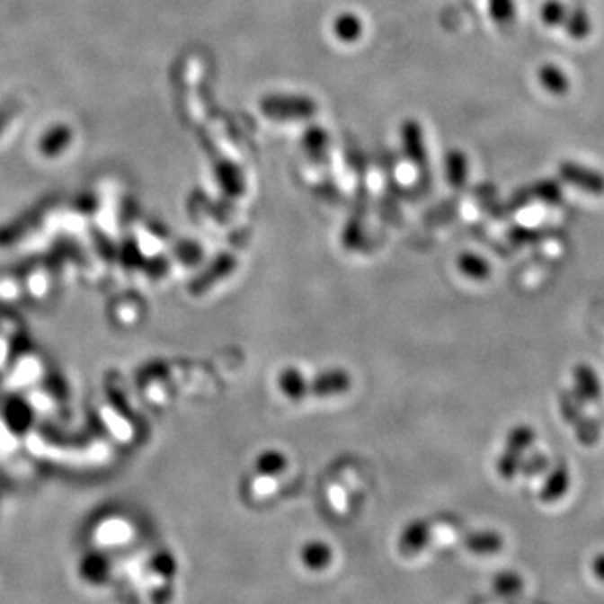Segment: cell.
Returning a JSON list of instances; mask_svg holds the SVG:
<instances>
[{
	"instance_id": "1",
	"label": "cell",
	"mask_w": 604,
	"mask_h": 604,
	"mask_svg": "<svg viewBox=\"0 0 604 604\" xmlns=\"http://www.w3.org/2000/svg\"><path fill=\"white\" fill-rule=\"evenodd\" d=\"M91 542L94 547H118L133 541L137 526L125 516H110L91 526Z\"/></svg>"
},
{
	"instance_id": "2",
	"label": "cell",
	"mask_w": 604,
	"mask_h": 604,
	"mask_svg": "<svg viewBox=\"0 0 604 604\" xmlns=\"http://www.w3.org/2000/svg\"><path fill=\"white\" fill-rule=\"evenodd\" d=\"M261 110L274 120H306L315 116L317 106L307 96H267L261 101Z\"/></svg>"
},
{
	"instance_id": "3",
	"label": "cell",
	"mask_w": 604,
	"mask_h": 604,
	"mask_svg": "<svg viewBox=\"0 0 604 604\" xmlns=\"http://www.w3.org/2000/svg\"><path fill=\"white\" fill-rule=\"evenodd\" d=\"M557 173L564 183L582 193H588L592 197H603L604 195V173L600 170L566 160L559 164Z\"/></svg>"
},
{
	"instance_id": "4",
	"label": "cell",
	"mask_w": 604,
	"mask_h": 604,
	"mask_svg": "<svg viewBox=\"0 0 604 604\" xmlns=\"http://www.w3.org/2000/svg\"><path fill=\"white\" fill-rule=\"evenodd\" d=\"M351 385V375L344 368H327L309 381V395L317 398L341 396L350 391Z\"/></svg>"
},
{
	"instance_id": "5",
	"label": "cell",
	"mask_w": 604,
	"mask_h": 604,
	"mask_svg": "<svg viewBox=\"0 0 604 604\" xmlns=\"http://www.w3.org/2000/svg\"><path fill=\"white\" fill-rule=\"evenodd\" d=\"M430 539H431L430 524L423 519H415L408 522L400 532L398 549L403 555H415L427 547Z\"/></svg>"
},
{
	"instance_id": "6",
	"label": "cell",
	"mask_w": 604,
	"mask_h": 604,
	"mask_svg": "<svg viewBox=\"0 0 604 604\" xmlns=\"http://www.w3.org/2000/svg\"><path fill=\"white\" fill-rule=\"evenodd\" d=\"M571 487V474L564 462H557L555 466H549L547 475L544 478L539 499L544 503H554L561 501Z\"/></svg>"
},
{
	"instance_id": "7",
	"label": "cell",
	"mask_w": 604,
	"mask_h": 604,
	"mask_svg": "<svg viewBox=\"0 0 604 604\" xmlns=\"http://www.w3.org/2000/svg\"><path fill=\"white\" fill-rule=\"evenodd\" d=\"M573 383L574 388L573 391L578 395L579 398L584 403L598 402L601 398V381L598 378V373L592 369L591 366L586 363H579L573 369Z\"/></svg>"
},
{
	"instance_id": "8",
	"label": "cell",
	"mask_w": 604,
	"mask_h": 604,
	"mask_svg": "<svg viewBox=\"0 0 604 604\" xmlns=\"http://www.w3.org/2000/svg\"><path fill=\"white\" fill-rule=\"evenodd\" d=\"M276 383L279 391L290 402H301L309 395V379L296 366H286L280 369Z\"/></svg>"
},
{
	"instance_id": "9",
	"label": "cell",
	"mask_w": 604,
	"mask_h": 604,
	"mask_svg": "<svg viewBox=\"0 0 604 604\" xmlns=\"http://www.w3.org/2000/svg\"><path fill=\"white\" fill-rule=\"evenodd\" d=\"M299 559L302 566L311 573H321L331 566L334 559V551L326 541L313 539L304 542L299 549Z\"/></svg>"
},
{
	"instance_id": "10",
	"label": "cell",
	"mask_w": 604,
	"mask_h": 604,
	"mask_svg": "<svg viewBox=\"0 0 604 604\" xmlns=\"http://www.w3.org/2000/svg\"><path fill=\"white\" fill-rule=\"evenodd\" d=\"M464 544L468 553L475 554V555H493L502 551L505 542H503V536L501 532L492 530V528H484V530H474L466 534Z\"/></svg>"
},
{
	"instance_id": "11",
	"label": "cell",
	"mask_w": 604,
	"mask_h": 604,
	"mask_svg": "<svg viewBox=\"0 0 604 604\" xmlns=\"http://www.w3.org/2000/svg\"><path fill=\"white\" fill-rule=\"evenodd\" d=\"M537 81L553 96H566L571 89V79L566 71L554 63H544L537 69Z\"/></svg>"
},
{
	"instance_id": "12",
	"label": "cell",
	"mask_w": 604,
	"mask_h": 604,
	"mask_svg": "<svg viewBox=\"0 0 604 604\" xmlns=\"http://www.w3.org/2000/svg\"><path fill=\"white\" fill-rule=\"evenodd\" d=\"M563 29L567 36L574 40H584L590 38L592 32V19L584 5L569 7Z\"/></svg>"
},
{
	"instance_id": "13",
	"label": "cell",
	"mask_w": 604,
	"mask_h": 604,
	"mask_svg": "<svg viewBox=\"0 0 604 604\" xmlns=\"http://www.w3.org/2000/svg\"><path fill=\"white\" fill-rule=\"evenodd\" d=\"M457 269L462 276L472 280H485L492 274L491 262L475 252H462L457 257Z\"/></svg>"
},
{
	"instance_id": "14",
	"label": "cell",
	"mask_w": 604,
	"mask_h": 604,
	"mask_svg": "<svg viewBox=\"0 0 604 604\" xmlns=\"http://www.w3.org/2000/svg\"><path fill=\"white\" fill-rule=\"evenodd\" d=\"M403 147L406 155L418 164H425L427 160V151H425V141H423V133L422 128L415 121H406L402 128Z\"/></svg>"
},
{
	"instance_id": "15",
	"label": "cell",
	"mask_w": 604,
	"mask_h": 604,
	"mask_svg": "<svg viewBox=\"0 0 604 604\" xmlns=\"http://www.w3.org/2000/svg\"><path fill=\"white\" fill-rule=\"evenodd\" d=\"M289 466L286 453L277 450V449H265L262 452L257 455L255 462H253V468L259 475L264 477H277L280 474L286 472V468Z\"/></svg>"
},
{
	"instance_id": "16",
	"label": "cell",
	"mask_w": 604,
	"mask_h": 604,
	"mask_svg": "<svg viewBox=\"0 0 604 604\" xmlns=\"http://www.w3.org/2000/svg\"><path fill=\"white\" fill-rule=\"evenodd\" d=\"M235 265H237L235 264V259H234L230 253H228V255H222V257L210 267V272H209V274H200V276L193 280L191 290L197 292V294L205 292V290L209 289L214 282L220 280V279H224V277L228 276V274H232L234 269H235Z\"/></svg>"
},
{
	"instance_id": "17",
	"label": "cell",
	"mask_w": 604,
	"mask_h": 604,
	"mask_svg": "<svg viewBox=\"0 0 604 604\" xmlns=\"http://www.w3.org/2000/svg\"><path fill=\"white\" fill-rule=\"evenodd\" d=\"M333 31L341 42H356L363 34V22L352 13H341L333 22Z\"/></svg>"
},
{
	"instance_id": "18",
	"label": "cell",
	"mask_w": 604,
	"mask_h": 604,
	"mask_svg": "<svg viewBox=\"0 0 604 604\" xmlns=\"http://www.w3.org/2000/svg\"><path fill=\"white\" fill-rule=\"evenodd\" d=\"M536 430L528 425V423H519L516 427L511 428L505 435V449L512 452L524 453L528 452L536 441Z\"/></svg>"
},
{
	"instance_id": "19",
	"label": "cell",
	"mask_w": 604,
	"mask_h": 604,
	"mask_svg": "<svg viewBox=\"0 0 604 604\" xmlns=\"http://www.w3.org/2000/svg\"><path fill=\"white\" fill-rule=\"evenodd\" d=\"M492 588L495 594L502 598H514L524 590V579L516 571L505 569L495 574V578L492 581Z\"/></svg>"
},
{
	"instance_id": "20",
	"label": "cell",
	"mask_w": 604,
	"mask_h": 604,
	"mask_svg": "<svg viewBox=\"0 0 604 604\" xmlns=\"http://www.w3.org/2000/svg\"><path fill=\"white\" fill-rule=\"evenodd\" d=\"M574 428V433L578 437V440L584 445V447H594L598 441H600V437H601V427H600V422L592 416L584 415L581 416L579 420H576L574 425H571Z\"/></svg>"
},
{
	"instance_id": "21",
	"label": "cell",
	"mask_w": 604,
	"mask_h": 604,
	"mask_svg": "<svg viewBox=\"0 0 604 604\" xmlns=\"http://www.w3.org/2000/svg\"><path fill=\"white\" fill-rule=\"evenodd\" d=\"M584 404L586 403L582 402L573 390L563 391L559 395V412L563 420L569 425H574L576 420L584 415Z\"/></svg>"
},
{
	"instance_id": "22",
	"label": "cell",
	"mask_w": 604,
	"mask_h": 604,
	"mask_svg": "<svg viewBox=\"0 0 604 604\" xmlns=\"http://www.w3.org/2000/svg\"><path fill=\"white\" fill-rule=\"evenodd\" d=\"M567 11L569 7L564 0H546L541 5L542 24L547 25L549 29L563 27Z\"/></svg>"
},
{
	"instance_id": "23",
	"label": "cell",
	"mask_w": 604,
	"mask_h": 604,
	"mask_svg": "<svg viewBox=\"0 0 604 604\" xmlns=\"http://www.w3.org/2000/svg\"><path fill=\"white\" fill-rule=\"evenodd\" d=\"M445 170H447L449 182L455 187H460L466 182V170H468L466 155L462 151H450L447 156Z\"/></svg>"
},
{
	"instance_id": "24",
	"label": "cell",
	"mask_w": 604,
	"mask_h": 604,
	"mask_svg": "<svg viewBox=\"0 0 604 604\" xmlns=\"http://www.w3.org/2000/svg\"><path fill=\"white\" fill-rule=\"evenodd\" d=\"M522 453L512 452L509 449H503V452L497 457L495 462V468L497 474L503 478V480H512L519 475L520 472V464H522Z\"/></svg>"
},
{
	"instance_id": "25",
	"label": "cell",
	"mask_w": 604,
	"mask_h": 604,
	"mask_svg": "<svg viewBox=\"0 0 604 604\" xmlns=\"http://www.w3.org/2000/svg\"><path fill=\"white\" fill-rule=\"evenodd\" d=\"M516 13V0H489V13L495 24H512Z\"/></svg>"
},
{
	"instance_id": "26",
	"label": "cell",
	"mask_w": 604,
	"mask_h": 604,
	"mask_svg": "<svg viewBox=\"0 0 604 604\" xmlns=\"http://www.w3.org/2000/svg\"><path fill=\"white\" fill-rule=\"evenodd\" d=\"M551 466V462L547 458V455L542 452H534L522 457V464H520V472L524 477L534 478L539 477L542 474H546Z\"/></svg>"
},
{
	"instance_id": "27",
	"label": "cell",
	"mask_w": 604,
	"mask_h": 604,
	"mask_svg": "<svg viewBox=\"0 0 604 604\" xmlns=\"http://www.w3.org/2000/svg\"><path fill=\"white\" fill-rule=\"evenodd\" d=\"M304 148L311 156H321L327 150V133L319 126H313L304 133Z\"/></svg>"
},
{
	"instance_id": "28",
	"label": "cell",
	"mask_w": 604,
	"mask_h": 604,
	"mask_svg": "<svg viewBox=\"0 0 604 604\" xmlns=\"http://www.w3.org/2000/svg\"><path fill=\"white\" fill-rule=\"evenodd\" d=\"M536 195H537L542 201H546V203H557V201L561 200V197H563L559 183L554 182V180L541 182V183L536 187Z\"/></svg>"
},
{
	"instance_id": "29",
	"label": "cell",
	"mask_w": 604,
	"mask_h": 604,
	"mask_svg": "<svg viewBox=\"0 0 604 604\" xmlns=\"http://www.w3.org/2000/svg\"><path fill=\"white\" fill-rule=\"evenodd\" d=\"M591 569L594 576L604 582V553L596 554L592 557Z\"/></svg>"
}]
</instances>
